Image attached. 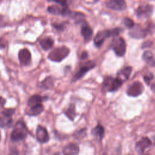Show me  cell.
I'll return each mask as SVG.
<instances>
[{
    "label": "cell",
    "mask_w": 155,
    "mask_h": 155,
    "mask_svg": "<svg viewBox=\"0 0 155 155\" xmlns=\"http://www.w3.org/2000/svg\"><path fill=\"white\" fill-rule=\"evenodd\" d=\"M27 134V129L25 124L22 121H18L15 124V128L12 131L10 137L14 142H18L25 138Z\"/></svg>",
    "instance_id": "6da1fadb"
},
{
    "label": "cell",
    "mask_w": 155,
    "mask_h": 155,
    "mask_svg": "<svg viewBox=\"0 0 155 155\" xmlns=\"http://www.w3.org/2000/svg\"><path fill=\"white\" fill-rule=\"evenodd\" d=\"M70 50L65 46H61L53 49L48 55V58L54 62H61L69 54Z\"/></svg>",
    "instance_id": "7a4b0ae2"
},
{
    "label": "cell",
    "mask_w": 155,
    "mask_h": 155,
    "mask_svg": "<svg viewBox=\"0 0 155 155\" xmlns=\"http://www.w3.org/2000/svg\"><path fill=\"white\" fill-rule=\"evenodd\" d=\"M111 47L118 56H123L126 51V44L124 39L120 36H115L111 42Z\"/></svg>",
    "instance_id": "3957f363"
},
{
    "label": "cell",
    "mask_w": 155,
    "mask_h": 155,
    "mask_svg": "<svg viewBox=\"0 0 155 155\" xmlns=\"http://www.w3.org/2000/svg\"><path fill=\"white\" fill-rule=\"evenodd\" d=\"M123 81L118 77L116 78L108 77L105 79L103 86L105 89H107L109 91H114L120 87Z\"/></svg>",
    "instance_id": "277c9868"
},
{
    "label": "cell",
    "mask_w": 155,
    "mask_h": 155,
    "mask_svg": "<svg viewBox=\"0 0 155 155\" xmlns=\"http://www.w3.org/2000/svg\"><path fill=\"white\" fill-rule=\"evenodd\" d=\"M143 89L142 84L140 82L136 81L128 87L127 93L130 96L136 97L142 93Z\"/></svg>",
    "instance_id": "5b68a950"
},
{
    "label": "cell",
    "mask_w": 155,
    "mask_h": 155,
    "mask_svg": "<svg viewBox=\"0 0 155 155\" xmlns=\"http://www.w3.org/2000/svg\"><path fill=\"white\" fill-rule=\"evenodd\" d=\"M96 65L94 62L92 61H88L85 62L80 68L79 70L77 72V73L74 75L73 78V81H76L78 79H81L88 71L93 68Z\"/></svg>",
    "instance_id": "8992f818"
},
{
    "label": "cell",
    "mask_w": 155,
    "mask_h": 155,
    "mask_svg": "<svg viewBox=\"0 0 155 155\" xmlns=\"http://www.w3.org/2000/svg\"><path fill=\"white\" fill-rule=\"evenodd\" d=\"M112 36L111 30H104L98 32L94 38V43L97 47H100L106 38Z\"/></svg>",
    "instance_id": "52a82bcc"
},
{
    "label": "cell",
    "mask_w": 155,
    "mask_h": 155,
    "mask_svg": "<svg viewBox=\"0 0 155 155\" xmlns=\"http://www.w3.org/2000/svg\"><path fill=\"white\" fill-rule=\"evenodd\" d=\"M18 58L22 65L27 66L31 63V53L27 48H22L19 50L18 53Z\"/></svg>",
    "instance_id": "ba28073f"
},
{
    "label": "cell",
    "mask_w": 155,
    "mask_h": 155,
    "mask_svg": "<svg viewBox=\"0 0 155 155\" xmlns=\"http://www.w3.org/2000/svg\"><path fill=\"white\" fill-rule=\"evenodd\" d=\"M36 139L41 143H46L49 140V134L46 128L41 125H38L36 131Z\"/></svg>",
    "instance_id": "9c48e42d"
},
{
    "label": "cell",
    "mask_w": 155,
    "mask_h": 155,
    "mask_svg": "<svg viewBox=\"0 0 155 155\" xmlns=\"http://www.w3.org/2000/svg\"><path fill=\"white\" fill-rule=\"evenodd\" d=\"M153 12V7L151 5H142L137 7L136 10V15L139 18L149 17Z\"/></svg>",
    "instance_id": "30bf717a"
},
{
    "label": "cell",
    "mask_w": 155,
    "mask_h": 155,
    "mask_svg": "<svg viewBox=\"0 0 155 155\" xmlns=\"http://www.w3.org/2000/svg\"><path fill=\"white\" fill-rule=\"evenodd\" d=\"M106 6L114 10H123L126 8V2L123 0H111L106 2Z\"/></svg>",
    "instance_id": "8fae6325"
},
{
    "label": "cell",
    "mask_w": 155,
    "mask_h": 155,
    "mask_svg": "<svg viewBox=\"0 0 155 155\" xmlns=\"http://www.w3.org/2000/svg\"><path fill=\"white\" fill-rule=\"evenodd\" d=\"M151 145V141L148 137H142L136 145V150L139 154H142L145 150Z\"/></svg>",
    "instance_id": "7c38bea8"
},
{
    "label": "cell",
    "mask_w": 155,
    "mask_h": 155,
    "mask_svg": "<svg viewBox=\"0 0 155 155\" xmlns=\"http://www.w3.org/2000/svg\"><path fill=\"white\" fill-rule=\"evenodd\" d=\"M129 34L132 38L140 39L144 38L147 35V31L138 25H134V27L131 28Z\"/></svg>",
    "instance_id": "4fadbf2b"
},
{
    "label": "cell",
    "mask_w": 155,
    "mask_h": 155,
    "mask_svg": "<svg viewBox=\"0 0 155 155\" xmlns=\"http://www.w3.org/2000/svg\"><path fill=\"white\" fill-rule=\"evenodd\" d=\"M79 147L74 143H69L63 149L64 155H76L79 152Z\"/></svg>",
    "instance_id": "5bb4252c"
},
{
    "label": "cell",
    "mask_w": 155,
    "mask_h": 155,
    "mask_svg": "<svg viewBox=\"0 0 155 155\" xmlns=\"http://www.w3.org/2000/svg\"><path fill=\"white\" fill-rule=\"evenodd\" d=\"M81 35L86 42L90 41L93 36V30L87 24L84 25L81 28Z\"/></svg>",
    "instance_id": "9a60e30c"
},
{
    "label": "cell",
    "mask_w": 155,
    "mask_h": 155,
    "mask_svg": "<svg viewBox=\"0 0 155 155\" xmlns=\"http://www.w3.org/2000/svg\"><path fill=\"white\" fill-rule=\"evenodd\" d=\"M91 134L94 138H96L98 140H101L103 138L104 135V127L101 125H97L92 130Z\"/></svg>",
    "instance_id": "2e32d148"
},
{
    "label": "cell",
    "mask_w": 155,
    "mask_h": 155,
    "mask_svg": "<svg viewBox=\"0 0 155 155\" xmlns=\"http://www.w3.org/2000/svg\"><path fill=\"white\" fill-rule=\"evenodd\" d=\"M131 71H132V68L131 67H126L123 69H122L118 73L119 76L117 77L120 78L123 82H124L125 81H127V79H128Z\"/></svg>",
    "instance_id": "e0dca14e"
},
{
    "label": "cell",
    "mask_w": 155,
    "mask_h": 155,
    "mask_svg": "<svg viewBox=\"0 0 155 155\" xmlns=\"http://www.w3.org/2000/svg\"><path fill=\"white\" fill-rule=\"evenodd\" d=\"M39 43L42 49H44V50H48L53 47L54 42L51 38L47 37L42 39L40 41Z\"/></svg>",
    "instance_id": "ac0fdd59"
},
{
    "label": "cell",
    "mask_w": 155,
    "mask_h": 155,
    "mask_svg": "<svg viewBox=\"0 0 155 155\" xmlns=\"http://www.w3.org/2000/svg\"><path fill=\"white\" fill-rule=\"evenodd\" d=\"M144 61L150 66H155V59L153 55V53L150 51H146L142 55Z\"/></svg>",
    "instance_id": "d6986e66"
},
{
    "label": "cell",
    "mask_w": 155,
    "mask_h": 155,
    "mask_svg": "<svg viewBox=\"0 0 155 155\" xmlns=\"http://www.w3.org/2000/svg\"><path fill=\"white\" fill-rule=\"evenodd\" d=\"M42 101V97L40 95L35 94L30 97V99L28 101L27 104H28V106L31 108L38 104H41Z\"/></svg>",
    "instance_id": "ffe728a7"
},
{
    "label": "cell",
    "mask_w": 155,
    "mask_h": 155,
    "mask_svg": "<svg viewBox=\"0 0 155 155\" xmlns=\"http://www.w3.org/2000/svg\"><path fill=\"white\" fill-rule=\"evenodd\" d=\"M44 111V107L42 104L35 105L33 107H31L28 112L27 113L29 116H38L40 114Z\"/></svg>",
    "instance_id": "44dd1931"
},
{
    "label": "cell",
    "mask_w": 155,
    "mask_h": 155,
    "mask_svg": "<svg viewBox=\"0 0 155 155\" xmlns=\"http://www.w3.org/2000/svg\"><path fill=\"white\" fill-rule=\"evenodd\" d=\"M53 81L50 77H47L41 82L40 87L44 89H48L53 87Z\"/></svg>",
    "instance_id": "7402d4cb"
},
{
    "label": "cell",
    "mask_w": 155,
    "mask_h": 155,
    "mask_svg": "<svg viewBox=\"0 0 155 155\" xmlns=\"http://www.w3.org/2000/svg\"><path fill=\"white\" fill-rule=\"evenodd\" d=\"M62 9L57 5H52L47 8V11L53 15H61Z\"/></svg>",
    "instance_id": "603a6c76"
},
{
    "label": "cell",
    "mask_w": 155,
    "mask_h": 155,
    "mask_svg": "<svg viewBox=\"0 0 155 155\" xmlns=\"http://www.w3.org/2000/svg\"><path fill=\"white\" fill-rule=\"evenodd\" d=\"M65 114L71 120H73L76 113H75V110H74V107L73 105L70 107L65 112Z\"/></svg>",
    "instance_id": "cb8c5ba5"
},
{
    "label": "cell",
    "mask_w": 155,
    "mask_h": 155,
    "mask_svg": "<svg viewBox=\"0 0 155 155\" xmlns=\"http://www.w3.org/2000/svg\"><path fill=\"white\" fill-rule=\"evenodd\" d=\"M15 109L14 108H8L4 110L2 112V114H3L4 117L7 118H12V116L15 113Z\"/></svg>",
    "instance_id": "d4e9b609"
},
{
    "label": "cell",
    "mask_w": 155,
    "mask_h": 155,
    "mask_svg": "<svg viewBox=\"0 0 155 155\" xmlns=\"http://www.w3.org/2000/svg\"><path fill=\"white\" fill-rule=\"evenodd\" d=\"M123 23L124 24V25L129 28H131L134 27V22L132 21L131 19H130V18H124L123 19V21H122Z\"/></svg>",
    "instance_id": "484cf974"
},
{
    "label": "cell",
    "mask_w": 155,
    "mask_h": 155,
    "mask_svg": "<svg viewBox=\"0 0 155 155\" xmlns=\"http://www.w3.org/2000/svg\"><path fill=\"white\" fill-rule=\"evenodd\" d=\"M153 78V74H152L151 73H148L146 75L144 76L143 77V79L145 81V82L147 84H149L150 81Z\"/></svg>",
    "instance_id": "4316f807"
},
{
    "label": "cell",
    "mask_w": 155,
    "mask_h": 155,
    "mask_svg": "<svg viewBox=\"0 0 155 155\" xmlns=\"http://www.w3.org/2000/svg\"><path fill=\"white\" fill-rule=\"evenodd\" d=\"M152 42L150 41H145L142 44V48H147V47H150L151 45H152Z\"/></svg>",
    "instance_id": "83f0119b"
},
{
    "label": "cell",
    "mask_w": 155,
    "mask_h": 155,
    "mask_svg": "<svg viewBox=\"0 0 155 155\" xmlns=\"http://www.w3.org/2000/svg\"><path fill=\"white\" fill-rule=\"evenodd\" d=\"M5 47V41L2 38H0V49L4 48Z\"/></svg>",
    "instance_id": "f1b7e54d"
},
{
    "label": "cell",
    "mask_w": 155,
    "mask_h": 155,
    "mask_svg": "<svg viewBox=\"0 0 155 155\" xmlns=\"http://www.w3.org/2000/svg\"><path fill=\"white\" fill-rule=\"evenodd\" d=\"M81 59H82L87 58L88 57V53H87V51H83V52L82 53V54H81Z\"/></svg>",
    "instance_id": "f546056e"
},
{
    "label": "cell",
    "mask_w": 155,
    "mask_h": 155,
    "mask_svg": "<svg viewBox=\"0 0 155 155\" xmlns=\"http://www.w3.org/2000/svg\"><path fill=\"white\" fill-rule=\"evenodd\" d=\"M5 104V99L2 97H0V105H4Z\"/></svg>",
    "instance_id": "4dcf8cb0"
},
{
    "label": "cell",
    "mask_w": 155,
    "mask_h": 155,
    "mask_svg": "<svg viewBox=\"0 0 155 155\" xmlns=\"http://www.w3.org/2000/svg\"><path fill=\"white\" fill-rule=\"evenodd\" d=\"M54 28H56L57 30H62L63 29V27L62 25H58V24H56V25H54Z\"/></svg>",
    "instance_id": "1f68e13d"
},
{
    "label": "cell",
    "mask_w": 155,
    "mask_h": 155,
    "mask_svg": "<svg viewBox=\"0 0 155 155\" xmlns=\"http://www.w3.org/2000/svg\"><path fill=\"white\" fill-rule=\"evenodd\" d=\"M10 155H18V151H13V152H12V153H10Z\"/></svg>",
    "instance_id": "d6a6232c"
},
{
    "label": "cell",
    "mask_w": 155,
    "mask_h": 155,
    "mask_svg": "<svg viewBox=\"0 0 155 155\" xmlns=\"http://www.w3.org/2000/svg\"><path fill=\"white\" fill-rule=\"evenodd\" d=\"M102 155H107V154H105V153H104V154H102Z\"/></svg>",
    "instance_id": "836d02e7"
},
{
    "label": "cell",
    "mask_w": 155,
    "mask_h": 155,
    "mask_svg": "<svg viewBox=\"0 0 155 155\" xmlns=\"http://www.w3.org/2000/svg\"><path fill=\"white\" fill-rule=\"evenodd\" d=\"M153 138H154V140H155V136H154V137H153Z\"/></svg>",
    "instance_id": "e575fe53"
},
{
    "label": "cell",
    "mask_w": 155,
    "mask_h": 155,
    "mask_svg": "<svg viewBox=\"0 0 155 155\" xmlns=\"http://www.w3.org/2000/svg\"><path fill=\"white\" fill-rule=\"evenodd\" d=\"M0 140H1V133H0Z\"/></svg>",
    "instance_id": "d590c367"
},
{
    "label": "cell",
    "mask_w": 155,
    "mask_h": 155,
    "mask_svg": "<svg viewBox=\"0 0 155 155\" xmlns=\"http://www.w3.org/2000/svg\"><path fill=\"white\" fill-rule=\"evenodd\" d=\"M146 155H150V154H146Z\"/></svg>",
    "instance_id": "8d00e7d4"
},
{
    "label": "cell",
    "mask_w": 155,
    "mask_h": 155,
    "mask_svg": "<svg viewBox=\"0 0 155 155\" xmlns=\"http://www.w3.org/2000/svg\"><path fill=\"white\" fill-rule=\"evenodd\" d=\"M129 155H133V154H129Z\"/></svg>",
    "instance_id": "74e56055"
}]
</instances>
